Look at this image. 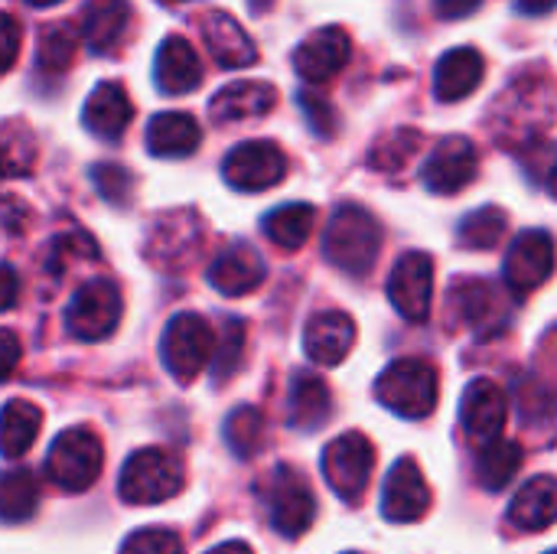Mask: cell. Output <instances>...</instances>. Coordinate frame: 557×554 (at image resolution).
Masks as SVG:
<instances>
[{
    "label": "cell",
    "mask_w": 557,
    "mask_h": 554,
    "mask_svg": "<svg viewBox=\"0 0 557 554\" xmlns=\"http://www.w3.org/2000/svg\"><path fill=\"white\" fill-rule=\"evenodd\" d=\"M552 118L555 95L548 75H519L493 104V137L509 150H545L552 147Z\"/></svg>",
    "instance_id": "1"
},
{
    "label": "cell",
    "mask_w": 557,
    "mask_h": 554,
    "mask_svg": "<svg viewBox=\"0 0 557 554\" xmlns=\"http://www.w3.org/2000/svg\"><path fill=\"white\" fill-rule=\"evenodd\" d=\"M379 251H382L379 219L359 202H343L330 216V225L323 235V258L336 271H343L349 278H362L372 271Z\"/></svg>",
    "instance_id": "2"
},
{
    "label": "cell",
    "mask_w": 557,
    "mask_h": 554,
    "mask_svg": "<svg viewBox=\"0 0 557 554\" xmlns=\"http://www.w3.org/2000/svg\"><path fill=\"white\" fill-rule=\"evenodd\" d=\"M186 487L183 460L163 447H144L121 467L117 493L127 506H157L173 500Z\"/></svg>",
    "instance_id": "3"
},
{
    "label": "cell",
    "mask_w": 557,
    "mask_h": 554,
    "mask_svg": "<svg viewBox=\"0 0 557 554\" xmlns=\"http://www.w3.org/2000/svg\"><path fill=\"white\" fill-rule=\"evenodd\" d=\"M437 369L424 359H398L375 382V398L408 421L428 418L437 408Z\"/></svg>",
    "instance_id": "4"
},
{
    "label": "cell",
    "mask_w": 557,
    "mask_h": 554,
    "mask_svg": "<svg viewBox=\"0 0 557 554\" xmlns=\"http://www.w3.org/2000/svg\"><path fill=\"white\" fill-rule=\"evenodd\" d=\"M101 467H104V447L91 428L62 431L46 454V473L65 493H85L88 487H95Z\"/></svg>",
    "instance_id": "5"
},
{
    "label": "cell",
    "mask_w": 557,
    "mask_h": 554,
    "mask_svg": "<svg viewBox=\"0 0 557 554\" xmlns=\"http://www.w3.org/2000/svg\"><path fill=\"white\" fill-rule=\"evenodd\" d=\"M261 490H264L268 516H271V526L277 535L300 539L310 532V526L317 519V500L300 470L281 464V467H274V473L264 480Z\"/></svg>",
    "instance_id": "6"
},
{
    "label": "cell",
    "mask_w": 557,
    "mask_h": 554,
    "mask_svg": "<svg viewBox=\"0 0 557 554\" xmlns=\"http://www.w3.org/2000/svg\"><path fill=\"white\" fill-rule=\"evenodd\" d=\"M212 353H215V333L199 313H176L166 323L160 356L180 385H189L193 379H199V372L209 366Z\"/></svg>",
    "instance_id": "7"
},
{
    "label": "cell",
    "mask_w": 557,
    "mask_h": 554,
    "mask_svg": "<svg viewBox=\"0 0 557 554\" xmlns=\"http://www.w3.org/2000/svg\"><path fill=\"white\" fill-rule=\"evenodd\" d=\"M121 310H124V300H121L117 284L108 278H95L72 294L65 307V330L85 343L108 340L121 323Z\"/></svg>",
    "instance_id": "8"
},
{
    "label": "cell",
    "mask_w": 557,
    "mask_h": 554,
    "mask_svg": "<svg viewBox=\"0 0 557 554\" xmlns=\"http://www.w3.org/2000/svg\"><path fill=\"white\" fill-rule=\"evenodd\" d=\"M372 470H375V447L359 431L339 434L323 451V477L330 490L346 503H359V496L372 480Z\"/></svg>",
    "instance_id": "9"
},
{
    "label": "cell",
    "mask_w": 557,
    "mask_h": 554,
    "mask_svg": "<svg viewBox=\"0 0 557 554\" xmlns=\"http://www.w3.org/2000/svg\"><path fill=\"white\" fill-rule=\"evenodd\" d=\"M222 176L238 193H264L287 176V153L271 140H245L225 153Z\"/></svg>",
    "instance_id": "10"
},
{
    "label": "cell",
    "mask_w": 557,
    "mask_h": 554,
    "mask_svg": "<svg viewBox=\"0 0 557 554\" xmlns=\"http://www.w3.org/2000/svg\"><path fill=\"white\" fill-rule=\"evenodd\" d=\"M434 294V261L424 251H408L395 261L388 274V300L411 323L428 320Z\"/></svg>",
    "instance_id": "11"
},
{
    "label": "cell",
    "mask_w": 557,
    "mask_h": 554,
    "mask_svg": "<svg viewBox=\"0 0 557 554\" xmlns=\"http://www.w3.org/2000/svg\"><path fill=\"white\" fill-rule=\"evenodd\" d=\"M480 173V153L473 147L470 137L463 134H454V137H444L428 163H424V186L437 196H454L460 189H467Z\"/></svg>",
    "instance_id": "12"
},
{
    "label": "cell",
    "mask_w": 557,
    "mask_h": 554,
    "mask_svg": "<svg viewBox=\"0 0 557 554\" xmlns=\"http://www.w3.org/2000/svg\"><path fill=\"white\" fill-rule=\"evenodd\" d=\"M552 271H555V242H552V235L545 229L522 232L509 245L503 278H506V287L512 294L539 291L552 278Z\"/></svg>",
    "instance_id": "13"
},
{
    "label": "cell",
    "mask_w": 557,
    "mask_h": 554,
    "mask_svg": "<svg viewBox=\"0 0 557 554\" xmlns=\"http://www.w3.org/2000/svg\"><path fill=\"white\" fill-rule=\"evenodd\" d=\"M431 509V490L414 457H401L382 487V516L398 526H411L424 519Z\"/></svg>",
    "instance_id": "14"
},
{
    "label": "cell",
    "mask_w": 557,
    "mask_h": 554,
    "mask_svg": "<svg viewBox=\"0 0 557 554\" xmlns=\"http://www.w3.org/2000/svg\"><path fill=\"white\" fill-rule=\"evenodd\" d=\"M509 421V398L493 379H473L460 402V424L470 441L480 447L503 438V428Z\"/></svg>",
    "instance_id": "15"
},
{
    "label": "cell",
    "mask_w": 557,
    "mask_h": 554,
    "mask_svg": "<svg viewBox=\"0 0 557 554\" xmlns=\"http://www.w3.org/2000/svg\"><path fill=\"white\" fill-rule=\"evenodd\" d=\"M352 56V42H349V33L343 26H323L317 33H310L297 52H294V69L304 82L310 85H323L330 78H336L346 62Z\"/></svg>",
    "instance_id": "16"
},
{
    "label": "cell",
    "mask_w": 557,
    "mask_h": 554,
    "mask_svg": "<svg viewBox=\"0 0 557 554\" xmlns=\"http://www.w3.org/2000/svg\"><path fill=\"white\" fill-rule=\"evenodd\" d=\"M450 313L480 336L499 333L509 320V307L503 294L490 281H476V278L457 281L450 287Z\"/></svg>",
    "instance_id": "17"
},
{
    "label": "cell",
    "mask_w": 557,
    "mask_h": 554,
    "mask_svg": "<svg viewBox=\"0 0 557 554\" xmlns=\"http://www.w3.org/2000/svg\"><path fill=\"white\" fill-rule=\"evenodd\" d=\"M356 343V323L343 310H323L307 320L304 327V353L310 362L333 369L339 366Z\"/></svg>",
    "instance_id": "18"
},
{
    "label": "cell",
    "mask_w": 557,
    "mask_h": 554,
    "mask_svg": "<svg viewBox=\"0 0 557 554\" xmlns=\"http://www.w3.org/2000/svg\"><path fill=\"white\" fill-rule=\"evenodd\" d=\"M209 284L225 294V297H242V294H251L255 287L264 284L268 278V268H264V258L251 248V245H228L225 251H219V258L209 264Z\"/></svg>",
    "instance_id": "19"
},
{
    "label": "cell",
    "mask_w": 557,
    "mask_h": 554,
    "mask_svg": "<svg viewBox=\"0 0 557 554\" xmlns=\"http://www.w3.org/2000/svg\"><path fill=\"white\" fill-rule=\"evenodd\" d=\"M82 121L98 140H121V134L134 121V104H131L124 85H117V82L95 85V91L85 101Z\"/></svg>",
    "instance_id": "20"
},
{
    "label": "cell",
    "mask_w": 557,
    "mask_h": 554,
    "mask_svg": "<svg viewBox=\"0 0 557 554\" xmlns=\"http://www.w3.org/2000/svg\"><path fill=\"white\" fill-rule=\"evenodd\" d=\"M202 39L222 69H248L258 62L255 39L222 10H212L202 16Z\"/></svg>",
    "instance_id": "21"
},
{
    "label": "cell",
    "mask_w": 557,
    "mask_h": 554,
    "mask_svg": "<svg viewBox=\"0 0 557 554\" xmlns=\"http://www.w3.org/2000/svg\"><path fill=\"white\" fill-rule=\"evenodd\" d=\"M277 104V88L268 82H232L215 91L209 101V114L219 124H238V121H255L264 118Z\"/></svg>",
    "instance_id": "22"
},
{
    "label": "cell",
    "mask_w": 557,
    "mask_h": 554,
    "mask_svg": "<svg viewBox=\"0 0 557 554\" xmlns=\"http://www.w3.org/2000/svg\"><path fill=\"white\" fill-rule=\"evenodd\" d=\"M153 78L157 88L166 95H189L202 82V65L196 49L183 36H166L153 59Z\"/></svg>",
    "instance_id": "23"
},
{
    "label": "cell",
    "mask_w": 557,
    "mask_h": 554,
    "mask_svg": "<svg viewBox=\"0 0 557 554\" xmlns=\"http://www.w3.org/2000/svg\"><path fill=\"white\" fill-rule=\"evenodd\" d=\"M483 69H486V62L473 46L450 49L434 69L437 101H463L467 95H473L483 82Z\"/></svg>",
    "instance_id": "24"
},
{
    "label": "cell",
    "mask_w": 557,
    "mask_h": 554,
    "mask_svg": "<svg viewBox=\"0 0 557 554\" xmlns=\"http://www.w3.org/2000/svg\"><path fill=\"white\" fill-rule=\"evenodd\" d=\"M202 144V127L186 111L153 114L147 124V150L153 157H189Z\"/></svg>",
    "instance_id": "25"
},
{
    "label": "cell",
    "mask_w": 557,
    "mask_h": 554,
    "mask_svg": "<svg viewBox=\"0 0 557 554\" xmlns=\"http://www.w3.org/2000/svg\"><path fill=\"white\" fill-rule=\"evenodd\" d=\"M85 42L91 52L108 56L121 46V39L131 29V3L127 0H88L85 3Z\"/></svg>",
    "instance_id": "26"
},
{
    "label": "cell",
    "mask_w": 557,
    "mask_h": 554,
    "mask_svg": "<svg viewBox=\"0 0 557 554\" xmlns=\"http://www.w3.org/2000/svg\"><path fill=\"white\" fill-rule=\"evenodd\" d=\"M555 509H557V483L555 477H535L529 480L512 506H509V526L519 532H545L555 526Z\"/></svg>",
    "instance_id": "27"
},
{
    "label": "cell",
    "mask_w": 557,
    "mask_h": 554,
    "mask_svg": "<svg viewBox=\"0 0 557 554\" xmlns=\"http://www.w3.org/2000/svg\"><path fill=\"white\" fill-rule=\"evenodd\" d=\"M333 415V395L326 389V382L313 372H300L290 382V395H287V421L300 431H317L330 421Z\"/></svg>",
    "instance_id": "28"
},
{
    "label": "cell",
    "mask_w": 557,
    "mask_h": 554,
    "mask_svg": "<svg viewBox=\"0 0 557 554\" xmlns=\"http://www.w3.org/2000/svg\"><path fill=\"white\" fill-rule=\"evenodd\" d=\"M39 428H42V411L33 402L26 398L7 402L0 408V457L7 460L23 457L36 444Z\"/></svg>",
    "instance_id": "29"
},
{
    "label": "cell",
    "mask_w": 557,
    "mask_h": 554,
    "mask_svg": "<svg viewBox=\"0 0 557 554\" xmlns=\"http://www.w3.org/2000/svg\"><path fill=\"white\" fill-rule=\"evenodd\" d=\"M180 245H186V251H193V255L202 245V225L193 212H180V216L157 222V229L150 232L147 255L157 261V268H176V248Z\"/></svg>",
    "instance_id": "30"
},
{
    "label": "cell",
    "mask_w": 557,
    "mask_h": 554,
    "mask_svg": "<svg viewBox=\"0 0 557 554\" xmlns=\"http://www.w3.org/2000/svg\"><path fill=\"white\" fill-rule=\"evenodd\" d=\"M313 225H317V209H313L310 202H287V206H277V209H271V212L264 216V222H261L264 235H268L277 248H284V251L300 248V245L310 238Z\"/></svg>",
    "instance_id": "31"
},
{
    "label": "cell",
    "mask_w": 557,
    "mask_h": 554,
    "mask_svg": "<svg viewBox=\"0 0 557 554\" xmlns=\"http://www.w3.org/2000/svg\"><path fill=\"white\" fill-rule=\"evenodd\" d=\"M225 444L238 460H251L268 447V418L255 405H242L225 418Z\"/></svg>",
    "instance_id": "32"
},
{
    "label": "cell",
    "mask_w": 557,
    "mask_h": 554,
    "mask_svg": "<svg viewBox=\"0 0 557 554\" xmlns=\"http://www.w3.org/2000/svg\"><path fill=\"white\" fill-rule=\"evenodd\" d=\"M522 467V447L512 444V441H490L480 447V457H476V480L483 490L490 493H499L512 483V477L519 473Z\"/></svg>",
    "instance_id": "33"
},
{
    "label": "cell",
    "mask_w": 557,
    "mask_h": 554,
    "mask_svg": "<svg viewBox=\"0 0 557 554\" xmlns=\"http://www.w3.org/2000/svg\"><path fill=\"white\" fill-rule=\"evenodd\" d=\"M39 503V483L33 477V470L13 467L0 473V522H26L33 519Z\"/></svg>",
    "instance_id": "34"
},
{
    "label": "cell",
    "mask_w": 557,
    "mask_h": 554,
    "mask_svg": "<svg viewBox=\"0 0 557 554\" xmlns=\"http://www.w3.org/2000/svg\"><path fill=\"white\" fill-rule=\"evenodd\" d=\"M506 229H509V216L499 206H483L460 219L457 238L470 251H490L506 238Z\"/></svg>",
    "instance_id": "35"
},
{
    "label": "cell",
    "mask_w": 557,
    "mask_h": 554,
    "mask_svg": "<svg viewBox=\"0 0 557 554\" xmlns=\"http://www.w3.org/2000/svg\"><path fill=\"white\" fill-rule=\"evenodd\" d=\"M78 52V33L72 23H52L39 33V49H36V62L42 72L59 75L72 65Z\"/></svg>",
    "instance_id": "36"
},
{
    "label": "cell",
    "mask_w": 557,
    "mask_h": 554,
    "mask_svg": "<svg viewBox=\"0 0 557 554\" xmlns=\"http://www.w3.org/2000/svg\"><path fill=\"white\" fill-rule=\"evenodd\" d=\"M424 147V137L411 127H401V131H392L385 134L372 150H369V167L382 170V173H395V170H405L418 150Z\"/></svg>",
    "instance_id": "37"
},
{
    "label": "cell",
    "mask_w": 557,
    "mask_h": 554,
    "mask_svg": "<svg viewBox=\"0 0 557 554\" xmlns=\"http://www.w3.org/2000/svg\"><path fill=\"white\" fill-rule=\"evenodd\" d=\"M245 356V327L228 317L219 333V353H215V382H228L238 372V362Z\"/></svg>",
    "instance_id": "38"
},
{
    "label": "cell",
    "mask_w": 557,
    "mask_h": 554,
    "mask_svg": "<svg viewBox=\"0 0 557 554\" xmlns=\"http://www.w3.org/2000/svg\"><path fill=\"white\" fill-rule=\"evenodd\" d=\"M121 554H186L183 539L170 529H140L131 532L121 545Z\"/></svg>",
    "instance_id": "39"
},
{
    "label": "cell",
    "mask_w": 557,
    "mask_h": 554,
    "mask_svg": "<svg viewBox=\"0 0 557 554\" xmlns=\"http://www.w3.org/2000/svg\"><path fill=\"white\" fill-rule=\"evenodd\" d=\"M91 180H95L98 193H101L108 202H114V206H124V202L131 199L134 176H131L124 167H117V163H98V167L91 170Z\"/></svg>",
    "instance_id": "40"
},
{
    "label": "cell",
    "mask_w": 557,
    "mask_h": 554,
    "mask_svg": "<svg viewBox=\"0 0 557 554\" xmlns=\"http://www.w3.org/2000/svg\"><path fill=\"white\" fill-rule=\"evenodd\" d=\"M300 108H304L310 127H313L320 137H333V134H336V111H333V104H330L323 95L300 91Z\"/></svg>",
    "instance_id": "41"
},
{
    "label": "cell",
    "mask_w": 557,
    "mask_h": 554,
    "mask_svg": "<svg viewBox=\"0 0 557 554\" xmlns=\"http://www.w3.org/2000/svg\"><path fill=\"white\" fill-rule=\"evenodd\" d=\"M20 42H23V26H20V20L0 10V75H7V72L16 65Z\"/></svg>",
    "instance_id": "42"
},
{
    "label": "cell",
    "mask_w": 557,
    "mask_h": 554,
    "mask_svg": "<svg viewBox=\"0 0 557 554\" xmlns=\"http://www.w3.org/2000/svg\"><path fill=\"white\" fill-rule=\"evenodd\" d=\"M20 356H23L20 336L10 330H0V382H7L13 376V369L20 366Z\"/></svg>",
    "instance_id": "43"
},
{
    "label": "cell",
    "mask_w": 557,
    "mask_h": 554,
    "mask_svg": "<svg viewBox=\"0 0 557 554\" xmlns=\"http://www.w3.org/2000/svg\"><path fill=\"white\" fill-rule=\"evenodd\" d=\"M16 300H20V274L0 261V313L10 310Z\"/></svg>",
    "instance_id": "44"
},
{
    "label": "cell",
    "mask_w": 557,
    "mask_h": 554,
    "mask_svg": "<svg viewBox=\"0 0 557 554\" xmlns=\"http://www.w3.org/2000/svg\"><path fill=\"white\" fill-rule=\"evenodd\" d=\"M23 170H29V163L20 160L16 150H13V140H7V137L0 134V180H3L7 173H23Z\"/></svg>",
    "instance_id": "45"
},
{
    "label": "cell",
    "mask_w": 557,
    "mask_h": 554,
    "mask_svg": "<svg viewBox=\"0 0 557 554\" xmlns=\"http://www.w3.org/2000/svg\"><path fill=\"white\" fill-rule=\"evenodd\" d=\"M483 0H437V13L447 16V20H463L470 16Z\"/></svg>",
    "instance_id": "46"
},
{
    "label": "cell",
    "mask_w": 557,
    "mask_h": 554,
    "mask_svg": "<svg viewBox=\"0 0 557 554\" xmlns=\"http://www.w3.org/2000/svg\"><path fill=\"white\" fill-rule=\"evenodd\" d=\"M552 7H555V0H519V10L522 13H532V16L535 13H548Z\"/></svg>",
    "instance_id": "47"
},
{
    "label": "cell",
    "mask_w": 557,
    "mask_h": 554,
    "mask_svg": "<svg viewBox=\"0 0 557 554\" xmlns=\"http://www.w3.org/2000/svg\"><path fill=\"white\" fill-rule=\"evenodd\" d=\"M206 554H255L251 552V545H245V542H222V545H215L212 552Z\"/></svg>",
    "instance_id": "48"
},
{
    "label": "cell",
    "mask_w": 557,
    "mask_h": 554,
    "mask_svg": "<svg viewBox=\"0 0 557 554\" xmlns=\"http://www.w3.org/2000/svg\"><path fill=\"white\" fill-rule=\"evenodd\" d=\"M274 3H277V0H248L251 13H268V10H271Z\"/></svg>",
    "instance_id": "49"
},
{
    "label": "cell",
    "mask_w": 557,
    "mask_h": 554,
    "mask_svg": "<svg viewBox=\"0 0 557 554\" xmlns=\"http://www.w3.org/2000/svg\"><path fill=\"white\" fill-rule=\"evenodd\" d=\"M26 3H33V7H55V3H62V0H26Z\"/></svg>",
    "instance_id": "50"
},
{
    "label": "cell",
    "mask_w": 557,
    "mask_h": 554,
    "mask_svg": "<svg viewBox=\"0 0 557 554\" xmlns=\"http://www.w3.org/2000/svg\"><path fill=\"white\" fill-rule=\"evenodd\" d=\"M160 3H183V0H160Z\"/></svg>",
    "instance_id": "51"
},
{
    "label": "cell",
    "mask_w": 557,
    "mask_h": 554,
    "mask_svg": "<svg viewBox=\"0 0 557 554\" xmlns=\"http://www.w3.org/2000/svg\"><path fill=\"white\" fill-rule=\"evenodd\" d=\"M346 554H359V552H346Z\"/></svg>",
    "instance_id": "52"
},
{
    "label": "cell",
    "mask_w": 557,
    "mask_h": 554,
    "mask_svg": "<svg viewBox=\"0 0 557 554\" xmlns=\"http://www.w3.org/2000/svg\"><path fill=\"white\" fill-rule=\"evenodd\" d=\"M545 554H555V552H545Z\"/></svg>",
    "instance_id": "53"
}]
</instances>
